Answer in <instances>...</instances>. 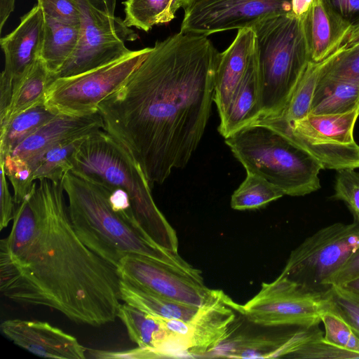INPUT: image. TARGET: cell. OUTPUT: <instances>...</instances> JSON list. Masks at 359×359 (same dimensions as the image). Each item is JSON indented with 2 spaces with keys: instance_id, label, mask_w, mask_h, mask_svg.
I'll list each match as a JSON object with an SVG mask.
<instances>
[{
  "instance_id": "4fadbf2b",
  "label": "cell",
  "mask_w": 359,
  "mask_h": 359,
  "mask_svg": "<svg viewBox=\"0 0 359 359\" xmlns=\"http://www.w3.org/2000/svg\"><path fill=\"white\" fill-rule=\"evenodd\" d=\"M121 280L170 300L195 307L202 306L212 290L199 280L147 257L130 254L117 264Z\"/></svg>"
},
{
  "instance_id": "ab89813d",
  "label": "cell",
  "mask_w": 359,
  "mask_h": 359,
  "mask_svg": "<svg viewBox=\"0 0 359 359\" xmlns=\"http://www.w3.org/2000/svg\"><path fill=\"white\" fill-rule=\"evenodd\" d=\"M88 357L98 359H148L158 358V354L154 351L142 347L121 351H109L96 349H87Z\"/></svg>"
},
{
  "instance_id": "7bdbcfd3",
  "label": "cell",
  "mask_w": 359,
  "mask_h": 359,
  "mask_svg": "<svg viewBox=\"0 0 359 359\" xmlns=\"http://www.w3.org/2000/svg\"><path fill=\"white\" fill-rule=\"evenodd\" d=\"M314 0H292L291 12L297 17H304L311 8Z\"/></svg>"
},
{
  "instance_id": "83f0119b",
  "label": "cell",
  "mask_w": 359,
  "mask_h": 359,
  "mask_svg": "<svg viewBox=\"0 0 359 359\" xmlns=\"http://www.w3.org/2000/svg\"><path fill=\"white\" fill-rule=\"evenodd\" d=\"M123 4L125 25L144 32L154 25L170 22L182 8L180 0H126Z\"/></svg>"
},
{
  "instance_id": "4316f807",
  "label": "cell",
  "mask_w": 359,
  "mask_h": 359,
  "mask_svg": "<svg viewBox=\"0 0 359 359\" xmlns=\"http://www.w3.org/2000/svg\"><path fill=\"white\" fill-rule=\"evenodd\" d=\"M292 332L229 337L210 354L229 358H273Z\"/></svg>"
},
{
  "instance_id": "f6af8a7d",
  "label": "cell",
  "mask_w": 359,
  "mask_h": 359,
  "mask_svg": "<svg viewBox=\"0 0 359 359\" xmlns=\"http://www.w3.org/2000/svg\"><path fill=\"white\" fill-rule=\"evenodd\" d=\"M358 43H359V22L351 27L341 47L346 49Z\"/></svg>"
},
{
  "instance_id": "ba28073f",
  "label": "cell",
  "mask_w": 359,
  "mask_h": 359,
  "mask_svg": "<svg viewBox=\"0 0 359 359\" xmlns=\"http://www.w3.org/2000/svg\"><path fill=\"white\" fill-rule=\"evenodd\" d=\"M359 247V224L336 222L307 237L290 253L280 276L304 289L326 292L328 280Z\"/></svg>"
},
{
  "instance_id": "f546056e",
  "label": "cell",
  "mask_w": 359,
  "mask_h": 359,
  "mask_svg": "<svg viewBox=\"0 0 359 359\" xmlns=\"http://www.w3.org/2000/svg\"><path fill=\"white\" fill-rule=\"evenodd\" d=\"M88 136L66 140L43 152L30 165L35 180L61 182L64 175L72 169V157Z\"/></svg>"
},
{
  "instance_id": "7a4b0ae2",
  "label": "cell",
  "mask_w": 359,
  "mask_h": 359,
  "mask_svg": "<svg viewBox=\"0 0 359 359\" xmlns=\"http://www.w3.org/2000/svg\"><path fill=\"white\" fill-rule=\"evenodd\" d=\"M65 193L62 182L40 180L15 205L10 233L0 242V290L17 304L99 327L118 318L121 279L78 236Z\"/></svg>"
},
{
  "instance_id": "ac0fdd59",
  "label": "cell",
  "mask_w": 359,
  "mask_h": 359,
  "mask_svg": "<svg viewBox=\"0 0 359 359\" xmlns=\"http://www.w3.org/2000/svg\"><path fill=\"white\" fill-rule=\"evenodd\" d=\"M255 45L253 29H241L230 46L220 53L214 92V102L219 119L224 116L242 82Z\"/></svg>"
},
{
  "instance_id": "2e32d148",
  "label": "cell",
  "mask_w": 359,
  "mask_h": 359,
  "mask_svg": "<svg viewBox=\"0 0 359 359\" xmlns=\"http://www.w3.org/2000/svg\"><path fill=\"white\" fill-rule=\"evenodd\" d=\"M238 304L224 292L212 290L209 299L188 321L189 355L210 354L228 339L236 320Z\"/></svg>"
},
{
  "instance_id": "8fae6325",
  "label": "cell",
  "mask_w": 359,
  "mask_h": 359,
  "mask_svg": "<svg viewBox=\"0 0 359 359\" xmlns=\"http://www.w3.org/2000/svg\"><path fill=\"white\" fill-rule=\"evenodd\" d=\"M359 107L342 114H309L292 123L278 125L291 140L311 155L323 169L359 168V145L353 137Z\"/></svg>"
},
{
  "instance_id": "6da1fadb",
  "label": "cell",
  "mask_w": 359,
  "mask_h": 359,
  "mask_svg": "<svg viewBox=\"0 0 359 359\" xmlns=\"http://www.w3.org/2000/svg\"><path fill=\"white\" fill-rule=\"evenodd\" d=\"M220 53L208 36L156 41L119 88L98 105L103 130L140 166L151 187L189 162L214 102Z\"/></svg>"
},
{
  "instance_id": "44dd1931",
  "label": "cell",
  "mask_w": 359,
  "mask_h": 359,
  "mask_svg": "<svg viewBox=\"0 0 359 359\" xmlns=\"http://www.w3.org/2000/svg\"><path fill=\"white\" fill-rule=\"evenodd\" d=\"M259 80L256 43L244 77L224 116L218 131L225 139L241 128L258 120Z\"/></svg>"
},
{
  "instance_id": "7c38bea8",
  "label": "cell",
  "mask_w": 359,
  "mask_h": 359,
  "mask_svg": "<svg viewBox=\"0 0 359 359\" xmlns=\"http://www.w3.org/2000/svg\"><path fill=\"white\" fill-rule=\"evenodd\" d=\"M184 10L180 31L208 36L290 13L292 0H193Z\"/></svg>"
},
{
  "instance_id": "836d02e7",
  "label": "cell",
  "mask_w": 359,
  "mask_h": 359,
  "mask_svg": "<svg viewBox=\"0 0 359 359\" xmlns=\"http://www.w3.org/2000/svg\"><path fill=\"white\" fill-rule=\"evenodd\" d=\"M330 311L339 316L359 338V293L342 286H331L327 291Z\"/></svg>"
},
{
  "instance_id": "5bb4252c",
  "label": "cell",
  "mask_w": 359,
  "mask_h": 359,
  "mask_svg": "<svg viewBox=\"0 0 359 359\" xmlns=\"http://www.w3.org/2000/svg\"><path fill=\"white\" fill-rule=\"evenodd\" d=\"M43 36V13L37 4L21 17L12 32L1 39L5 65L0 77V116L8 107L21 80L39 57Z\"/></svg>"
},
{
  "instance_id": "60d3db41",
  "label": "cell",
  "mask_w": 359,
  "mask_h": 359,
  "mask_svg": "<svg viewBox=\"0 0 359 359\" xmlns=\"http://www.w3.org/2000/svg\"><path fill=\"white\" fill-rule=\"evenodd\" d=\"M323 1L351 27L359 22V0H323Z\"/></svg>"
},
{
  "instance_id": "74e56055",
  "label": "cell",
  "mask_w": 359,
  "mask_h": 359,
  "mask_svg": "<svg viewBox=\"0 0 359 359\" xmlns=\"http://www.w3.org/2000/svg\"><path fill=\"white\" fill-rule=\"evenodd\" d=\"M37 4L48 17L80 23L79 12L73 0H37Z\"/></svg>"
},
{
  "instance_id": "cb8c5ba5",
  "label": "cell",
  "mask_w": 359,
  "mask_h": 359,
  "mask_svg": "<svg viewBox=\"0 0 359 359\" xmlns=\"http://www.w3.org/2000/svg\"><path fill=\"white\" fill-rule=\"evenodd\" d=\"M359 107V83L319 79L309 114H342Z\"/></svg>"
},
{
  "instance_id": "f35d334b",
  "label": "cell",
  "mask_w": 359,
  "mask_h": 359,
  "mask_svg": "<svg viewBox=\"0 0 359 359\" xmlns=\"http://www.w3.org/2000/svg\"><path fill=\"white\" fill-rule=\"evenodd\" d=\"M6 175L2 163H0V187H1V212H0V229L6 227L13 220L15 209L14 197L11 196Z\"/></svg>"
},
{
  "instance_id": "30bf717a",
  "label": "cell",
  "mask_w": 359,
  "mask_h": 359,
  "mask_svg": "<svg viewBox=\"0 0 359 359\" xmlns=\"http://www.w3.org/2000/svg\"><path fill=\"white\" fill-rule=\"evenodd\" d=\"M240 314L250 322L265 327H310L321 322L330 310L327 292L306 290L280 275L263 283L259 291L245 304L238 305Z\"/></svg>"
},
{
  "instance_id": "d4e9b609",
  "label": "cell",
  "mask_w": 359,
  "mask_h": 359,
  "mask_svg": "<svg viewBox=\"0 0 359 359\" xmlns=\"http://www.w3.org/2000/svg\"><path fill=\"white\" fill-rule=\"evenodd\" d=\"M120 291L121 300L125 303L147 313L165 318L189 321L198 309L138 288L123 280H121Z\"/></svg>"
},
{
  "instance_id": "4dcf8cb0",
  "label": "cell",
  "mask_w": 359,
  "mask_h": 359,
  "mask_svg": "<svg viewBox=\"0 0 359 359\" xmlns=\"http://www.w3.org/2000/svg\"><path fill=\"white\" fill-rule=\"evenodd\" d=\"M283 196L279 189L264 178L247 172L244 181L231 196V207L237 210L259 209Z\"/></svg>"
},
{
  "instance_id": "8992f818",
  "label": "cell",
  "mask_w": 359,
  "mask_h": 359,
  "mask_svg": "<svg viewBox=\"0 0 359 359\" xmlns=\"http://www.w3.org/2000/svg\"><path fill=\"white\" fill-rule=\"evenodd\" d=\"M304 16L290 12L252 27L258 63L259 118H276L283 113L311 61Z\"/></svg>"
},
{
  "instance_id": "e0dca14e",
  "label": "cell",
  "mask_w": 359,
  "mask_h": 359,
  "mask_svg": "<svg viewBox=\"0 0 359 359\" xmlns=\"http://www.w3.org/2000/svg\"><path fill=\"white\" fill-rule=\"evenodd\" d=\"M103 128L99 113L88 116L57 114L25 139L11 153L32 165L43 152L57 144L88 136Z\"/></svg>"
},
{
  "instance_id": "e575fe53",
  "label": "cell",
  "mask_w": 359,
  "mask_h": 359,
  "mask_svg": "<svg viewBox=\"0 0 359 359\" xmlns=\"http://www.w3.org/2000/svg\"><path fill=\"white\" fill-rule=\"evenodd\" d=\"M324 339L346 350L359 353V338L348 323L337 314L327 311L321 316Z\"/></svg>"
},
{
  "instance_id": "d6986e66",
  "label": "cell",
  "mask_w": 359,
  "mask_h": 359,
  "mask_svg": "<svg viewBox=\"0 0 359 359\" xmlns=\"http://www.w3.org/2000/svg\"><path fill=\"white\" fill-rule=\"evenodd\" d=\"M118 318L137 346L154 351L160 358L182 355L184 338L168 330L161 317L147 313L128 304H121Z\"/></svg>"
},
{
  "instance_id": "277c9868",
  "label": "cell",
  "mask_w": 359,
  "mask_h": 359,
  "mask_svg": "<svg viewBox=\"0 0 359 359\" xmlns=\"http://www.w3.org/2000/svg\"><path fill=\"white\" fill-rule=\"evenodd\" d=\"M70 172L108 189L124 190L144 233L161 248L177 253L176 233L156 205L140 166L111 135L100 129L88 135L74 154Z\"/></svg>"
},
{
  "instance_id": "3957f363",
  "label": "cell",
  "mask_w": 359,
  "mask_h": 359,
  "mask_svg": "<svg viewBox=\"0 0 359 359\" xmlns=\"http://www.w3.org/2000/svg\"><path fill=\"white\" fill-rule=\"evenodd\" d=\"M61 182L67 196L72 226L80 239L96 254L116 267L125 256L140 255L203 280L201 272L178 253L161 248L136 224L114 211L107 188L70 171Z\"/></svg>"
},
{
  "instance_id": "1f68e13d",
  "label": "cell",
  "mask_w": 359,
  "mask_h": 359,
  "mask_svg": "<svg viewBox=\"0 0 359 359\" xmlns=\"http://www.w3.org/2000/svg\"><path fill=\"white\" fill-rule=\"evenodd\" d=\"M319 79L359 83V43L338 49L324 66Z\"/></svg>"
},
{
  "instance_id": "9a60e30c",
  "label": "cell",
  "mask_w": 359,
  "mask_h": 359,
  "mask_svg": "<svg viewBox=\"0 0 359 359\" xmlns=\"http://www.w3.org/2000/svg\"><path fill=\"white\" fill-rule=\"evenodd\" d=\"M1 330L15 344L39 357L86 358L87 348L76 338L47 322L9 319L1 323Z\"/></svg>"
},
{
  "instance_id": "f1b7e54d",
  "label": "cell",
  "mask_w": 359,
  "mask_h": 359,
  "mask_svg": "<svg viewBox=\"0 0 359 359\" xmlns=\"http://www.w3.org/2000/svg\"><path fill=\"white\" fill-rule=\"evenodd\" d=\"M333 54L319 62H309L298 81L285 109L279 116L276 118H280L290 124L304 118L309 114L314 92L321 72Z\"/></svg>"
},
{
  "instance_id": "ffe728a7",
  "label": "cell",
  "mask_w": 359,
  "mask_h": 359,
  "mask_svg": "<svg viewBox=\"0 0 359 359\" xmlns=\"http://www.w3.org/2000/svg\"><path fill=\"white\" fill-rule=\"evenodd\" d=\"M304 27L311 61L319 62L341 48L351 26L323 1L314 0L304 16Z\"/></svg>"
},
{
  "instance_id": "d590c367",
  "label": "cell",
  "mask_w": 359,
  "mask_h": 359,
  "mask_svg": "<svg viewBox=\"0 0 359 359\" xmlns=\"http://www.w3.org/2000/svg\"><path fill=\"white\" fill-rule=\"evenodd\" d=\"M355 169L337 170L332 198L344 202L359 224V172Z\"/></svg>"
},
{
  "instance_id": "b9f144b4",
  "label": "cell",
  "mask_w": 359,
  "mask_h": 359,
  "mask_svg": "<svg viewBox=\"0 0 359 359\" xmlns=\"http://www.w3.org/2000/svg\"><path fill=\"white\" fill-rule=\"evenodd\" d=\"M359 276V247L351 255L344 265L327 281L329 287L341 286L344 283Z\"/></svg>"
},
{
  "instance_id": "d6a6232c",
  "label": "cell",
  "mask_w": 359,
  "mask_h": 359,
  "mask_svg": "<svg viewBox=\"0 0 359 359\" xmlns=\"http://www.w3.org/2000/svg\"><path fill=\"white\" fill-rule=\"evenodd\" d=\"M0 163H3L6 175L13 186L15 205H18L36 184L34 171L27 161L11 154L0 158Z\"/></svg>"
},
{
  "instance_id": "5b68a950",
  "label": "cell",
  "mask_w": 359,
  "mask_h": 359,
  "mask_svg": "<svg viewBox=\"0 0 359 359\" xmlns=\"http://www.w3.org/2000/svg\"><path fill=\"white\" fill-rule=\"evenodd\" d=\"M225 143L247 172L264 178L284 195L302 196L320 188V163L271 120L259 118L241 128Z\"/></svg>"
},
{
  "instance_id": "7dc6e473",
  "label": "cell",
  "mask_w": 359,
  "mask_h": 359,
  "mask_svg": "<svg viewBox=\"0 0 359 359\" xmlns=\"http://www.w3.org/2000/svg\"><path fill=\"white\" fill-rule=\"evenodd\" d=\"M180 1L182 3V8H184L187 5H188L193 0H180Z\"/></svg>"
},
{
  "instance_id": "52a82bcc",
  "label": "cell",
  "mask_w": 359,
  "mask_h": 359,
  "mask_svg": "<svg viewBox=\"0 0 359 359\" xmlns=\"http://www.w3.org/2000/svg\"><path fill=\"white\" fill-rule=\"evenodd\" d=\"M80 15V38L72 56L55 79L78 75L129 54L126 41L139 38L115 16L116 0H73Z\"/></svg>"
},
{
  "instance_id": "9c48e42d",
  "label": "cell",
  "mask_w": 359,
  "mask_h": 359,
  "mask_svg": "<svg viewBox=\"0 0 359 359\" xmlns=\"http://www.w3.org/2000/svg\"><path fill=\"white\" fill-rule=\"evenodd\" d=\"M151 48L132 50L95 69L56 79L47 90L44 103L60 114L88 116L98 113L99 104L121 87Z\"/></svg>"
},
{
  "instance_id": "8d00e7d4",
  "label": "cell",
  "mask_w": 359,
  "mask_h": 359,
  "mask_svg": "<svg viewBox=\"0 0 359 359\" xmlns=\"http://www.w3.org/2000/svg\"><path fill=\"white\" fill-rule=\"evenodd\" d=\"M292 358L304 359H348L359 358V353L346 350L324 339V336L313 339L290 355Z\"/></svg>"
},
{
  "instance_id": "484cf974",
  "label": "cell",
  "mask_w": 359,
  "mask_h": 359,
  "mask_svg": "<svg viewBox=\"0 0 359 359\" xmlns=\"http://www.w3.org/2000/svg\"><path fill=\"white\" fill-rule=\"evenodd\" d=\"M57 114H60L41 102L19 113L1 126L0 158L11 154L22 142Z\"/></svg>"
},
{
  "instance_id": "ee69618b",
  "label": "cell",
  "mask_w": 359,
  "mask_h": 359,
  "mask_svg": "<svg viewBox=\"0 0 359 359\" xmlns=\"http://www.w3.org/2000/svg\"><path fill=\"white\" fill-rule=\"evenodd\" d=\"M15 0H0V31L15 8Z\"/></svg>"
},
{
  "instance_id": "bcb514c9",
  "label": "cell",
  "mask_w": 359,
  "mask_h": 359,
  "mask_svg": "<svg viewBox=\"0 0 359 359\" xmlns=\"http://www.w3.org/2000/svg\"><path fill=\"white\" fill-rule=\"evenodd\" d=\"M344 288L359 293V276L341 285Z\"/></svg>"
},
{
  "instance_id": "7402d4cb",
  "label": "cell",
  "mask_w": 359,
  "mask_h": 359,
  "mask_svg": "<svg viewBox=\"0 0 359 359\" xmlns=\"http://www.w3.org/2000/svg\"><path fill=\"white\" fill-rule=\"evenodd\" d=\"M43 18L44 36L39 57L55 79L77 47L80 23L69 22L44 14Z\"/></svg>"
},
{
  "instance_id": "603a6c76",
  "label": "cell",
  "mask_w": 359,
  "mask_h": 359,
  "mask_svg": "<svg viewBox=\"0 0 359 359\" xmlns=\"http://www.w3.org/2000/svg\"><path fill=\"white\" fill-rule=\"evenodd\" d=\"M54 81L53 74L39 57L14 90L8 107L0 116V126L19 113L44 102L47 90Z\"/></svg>"
}]
</instances>
